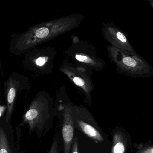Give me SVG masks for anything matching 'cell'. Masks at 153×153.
<instances>
[{
    "label": "cell",
    "mask_w": 153,
    "mask_h": 153,
    "mask_svg": "<svg viewBox=\"0 0 153 153\" xmlns=\"http://www.w3.org/2000/svg\"><path fill=\"white\" fill-rule=\"evenodd\" d=\"M6 108L7 107L5 105H1L0 106V118H2L5 111H6Z\"/></svg>",
    "instance_id": "9a60e30c"
},
{
    "label": "cell",
    "mask_w": 153,
    "mask_h": 153,
    "mask_svg": "<svg viewBox=\"0 0 153 153\" xmlns=\"http://www.w3.org/2000/svg\"><path fill=\"white\" fill-rule=\"evenodd\" d=\"M49 30L45 27H42L37 29L36 32V36L38 38H42L46 37L49 35Z\"/></svg>",
    "instance_id": "9c48e42d"
},
{
    "label": "cell",
    "mask_w": 153,
    "mask_h": 153,
    "mask_svg": "<svg viewBox=\"0 0 153 153\" xmlns=\"http://www.w3.org/2000/svg\"><path fill=\"white\" fill-rule=\"evenodd\" d=\"M71 153H80L78 139L76 136L74 137Z\"/></svg>",
    "instance_id": "30bf717a"
},
{
    "label": "cell",
    "mask_w": 153,
    "mask_h": 153,
    "mask_svg": "<svg viewBox=\"0 0 153 153\" xmlns=\"http://www.w3.org/2000/svg\"><path fill=\"white\" fill-rule=\"evenodd\" d=\"M109 59L119 75L137 78L153 77V68L138 53L123 51L111 45L107 47Z\"/></svg>",
    "instance_id": "6da1fadb"
},
{
    "label": "cell",
    "mask_w": 153,
    "mask_h": 153,
    "mask_svg": "<svg viewBox=\"0 0 153 153\" xmlns=\"http://www.w3.org/2000/svg\"><path fill=\"white\" fill-rule=\"evenodd\" d=\"M76 59L80 61H84L87 60L88 58L86 56H82V55H77L76 56Z\"/></svg>",
    "instance_id": "5bb4252c"
},
{
    "label": "cell",
    "mask_w": 153,
    "mask_h": 153,
    "mask_svg": "<svg viewBox=\"0 0 153 153\" xmlns=\"http://www.w3.org/2000/svg\"><path fill=\"white\" fill-rule=\"evenodd\" d=\"M112 146L111 153H126L127 139L121 131H116L113 136Z\"/></svg>",
    "instance_id": "8992f818"
},
{
    "label": "cell",
    "mask_w": 153,
    "mask_h": 153,
    "mask_svg": "<svg viewBox=\"0 0 153 153\" xmlns=\"http://www.w3.org/2000/svg\"><path fill=\"white\" fill-rule=\"evenodd\" d=\"M74 127L96 142L104 141L101 131L90 112L83 107L72 106Z\"/></svg>",
    "instance_id": "3957f363"
},
{
    "label": "cell",
    "mask_w": 153,
    "mask_h": 153,
    "mask_svg": "<svg viewBox=\"0 0 153 153\" xmlns=\"http://www.w3.org/2000/svg\"><path fill=\"white\" fill-rule=\"evenodd\" d=\"M102 33L105 38L111 43V45L123 51L137 52L124 31L113 22L104 25Z\"/></svg>",
    "instance_id": "5b68a950"
},
{
    "label": "cell",
    "mask_w": 153,
    "mask_h": 153,
    "mask_svg": "<svg viewBox=\"0 0 153 153\" xmlns=\"http://www.w3.org/2000/svg\"><path fill=\"white\" fill-rule=\"evenodd\" d=\"M73 81L75 84L79 86H83L85 84V82L84 80L78 77H76L73 79Z\"/></svg>",
    "instance_id": "7c38bea8"
},
{
    "label": "cell",
    "mask_w": 153,
    "mask_h": 153,
    "mask_svg": "<svg viewBox=\"0 0 153 153\" xmlns=\"http://www.w3.org/2000/svg\"><path fill=\"white\" fill-rule=\"evenodd\" d=\"M0 153H13L5 130L1 127L0 128Z\"/></svg>",
    "instance_id": "52a82bcc"
},
{
    "label": "cell",
    "mask_w": 153,
    "mask_h": 153,
    "mask_svg": "<svg viewBox=\"0 0 153 153\" xmlns=\"http://www.w3.org/2000/svg\"><path fill=\"white\" fill-rule=\"evenodd\" d=\"M57 111L43 100H36L32 103L22 117L20 126L27 125L31 135L36 132L41 139L49 131Z\"/></svg>",
    "instance_id": "7a4b0ae2"
},
{
    "label": "cell",
    "mask_w": 153,
    "mask_h": 153,
    "mask_svg": "<svg viewBox=\"0 0 153 153\" xmlns=\"http://www.w3.org/2000/svg\"><path fill=\"white\" fill-rule=\"evenodd\" d=\"M137 153H153V146L141 148L138 150Z\"/></svg>",
    "instance_id": "8fae6325"
},
{
    "label": "cell",
    "mask_w": 153,
    "mask_h": 153,
    "mask_svg": "<svg viewBox=\"0 0 153 153\" xmlns=\"http://www.w3.org/2000/svg\"><path fill=\"white\" fill-rule=\"evenodd\" d=\"M62 140L60 133L59 132H56L48 153H60L62 147Z\"/></svg>",
    "instance_id": "ba28073f"
},
{
    "label": "cell",
    "mask_w": 153,
    "mask_h": 153,
    "mask_svg": "<svg viewBox=\"0 0 153 153\" xmlns=\"http://www.w3.org/2000/svg\"><path fill=\"white\" fill-rule=\"evenodd\" d=\"M147 1L152 9L153 10V0H148Z\"/></svg>",
    "instance_id": "2e32d148"
},
{
    "label": "cell",
    "mask_w": 153,
    "mask_h": 153,
    "mask_svg": "<svg viewBox=\"0 0 153 153\" xmlns=\"http://www.w3.org/2000/svg\"><path fill=\"white\" fill-rule=\"evenodd\" d=\"M47 59L46 58H39L36 60V64L38 66H42L46 62Z\"/></svg>",
    "instance_id": "4fadbf2b"
},
{
    "label": "cell",
    "mask_w": 153,
    "mask_h": 153,
    "mask_svg": "<svg viewBox=\"0 0 153 153\" xmlns=\"http://www.w3.org/2000/svg\"><path fill=\"white\" fill-rule=\"evenodd\" d=\"M57 115L60 117L63 153H71L74 140V127L72 106L60 105L58 107Z\"/></svg>",
    "instance_id": "277c9868"
}]
</instances>
